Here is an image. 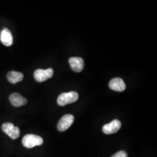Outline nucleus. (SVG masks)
Instances as JSON below:
<instances>
[{
	"mask_svg": "<svg viewBox=\"0 0 157 157\" xmlns=\"http://www.w3.org/2000/svg\"><path fill=\"white\" fill-rule=\"evenodd\" d=\"M0 40L6 47H10L13 44V37L8 29L4 28L2 30L0 33Z\"/></svg>",
	"mask_w": 157,
	"mask_h": 157,
	"instance_id": "obj_9",
	"label": "nucleus"
},
{
	"mask_svg": "<svg viewBox=\"0 0 157 157\" xmlns=\"http://www.w3.org/2000/svg\"><path fill=\"white\" fill-rule=\"evenodd\" d=\"M2 131L8 135L12 139L15 140L20 136V130L11 123H6L2 125Z\"/></svg>",
	"mask_w": 157,
	"mask_h": 157,
	"instance_id": "obj_4",
	"label": "nucleus"
},
{
	"mask_svg": "<svg viewBox=\"0 0 157 157\" xmlns=\"http://www.w3.org/2000/svg\"><path fill=\"white\" fill-rule=\"evenodd\" d=\"M6 78L12 84H16L17 83L22 81L23 78V75L21 72H18L16 71L9 72Z\"/></svg>",
	"mask_w": 157,
	"mask_h": 157,
	"instance_id": "obj_11",
	"label": "nucleus"
},
{
	"mask_svg": "<svg viewBox=\"0 0 157 157\" xmlns=\"http://www.w3.org/2000/svg\"><path fill=\"white\" fill-rule=\"evenodd\" d=\"M74 121V117L72 115L67 114L64 115L59 121L57 128L60 132H64L69 129Z\"/></svg>",
	"mask_w": 157,
	"mask_h": 157,
	"instance_id": "obj_5",
	"label": "nucleus"
},
{
	"mask_svg": "<svg viewBox=\"0 0 157 157\" xmlns=\"http://www.w3.org/2000/svg\"><path fill=\"white\" fill-rule=\"evenodd\" d=\"M69 63L73 71L80 72L84 68V61L80 57H72L69 59Z\"/></svg>",
	"mask_w": 157,
	"mask_h": 157,
	"instance_id": "obj_7",
	"label": "nucleus"
},
{
	"mask_svg": "<svg viewBox=\"0 0 157 157\" xmlns=\"http://www.w3.org/2000/svg\"><path fill=\"white\" fill-rule=\"evenodd\" d=\"M121 127V122L118 119H115L109 124L104 125L102 128V131L106 135H111L117 132Z\"/></svg>",
	"mask_w": 157,
	"mask_h": 157,
	"instance_id": "obj_6",
	"label": "nucleus"
},
{
	"mask_svg": "<svg viewBox=\"0 0 157 157\" xmlns=\"http://www.w3.org/2000/svg\"><path fill=\"white\" fill-rule=\"evenodd\" d=\"M43 143V139L37 135L31 134L26 135L22 139L23 145L28 148H32L35 146H41Z\"/></svg>",
	"mask_w": 157,
	"mask_h": 157,
	"instance_id": "obj_2",
	"label": "nucleus"
},
{
	"mask_svg": "<svg viewBox=\"0 0 157 157\" xmlns=\"http://www.w3.org/2000/svg\"><path fill=\"white\" fill-rule=\"evenodd\" d=\"M109 86L111 89L118 92H122L126 89V84L124 80L119 78H112L109 82Z\"/></svg>",
	"mask_w": 157,
	"mask_h": 157,
	"instance_id": "obj_8",
	"label": "nucleus"
},
{
	"mask_svg": "<svg viewBox=\"0 0 157 157\" xmlns=\"http://www.w3.org/2000/svg\"><path fill=\"white\" fill-rule=\"evenodd\" d=\"M78 94L75 91L63 93L59 95L57 99V102L60 106H65L76 102L78 100Z\"/></svg>",
	"mask_w": 157,
	"mask_h": 157,
	"instance_id": "obj_1",
	"label": "nucleus"
},
{
	"mask_svg": "<svg viewBox=\"0 0 157 157\" xmlns=\"http://www.w3.org/2000/svg\"><path fill=\"white\" fill-rule=\"evenodd\" d=\"M112 157H128V154L124 151H121L112 155Z\"/></svg>",
	"mask_w": 157,
	"mask_h": 157,
	"instance_id": "obj_12",
	"label": "nucleus"
},
{
	"mask_svg": "<svg viewBox=\"0 0 157 157\" xmlns=\"http://www.w3.org/2000/svg\"><path fill=\"white\" fill-rule=\"evenodd\" d=\"M10 101L14 107H21L27 104V100L19 93H12L10 96Z\"/></svg>",
	"mask_w": 157,
	"mask_h": 157,
	"instance_id": "obj_10",
	"label": "nucleus"
},
{
	"mask_svg": "<svg viewBox=\"0 0 157 157\" xmlns=\"http://www.w3.org/2000/svg\"><path fill=\"white\" fill-rule=\"evenodd\" d=\"M54 75V70L52 68L47 69H37L34 73V77L38 82H43L48 78L52 77Z\"/></svg>",
	"mask_w": 157,
	"mask_h": 157,
	"instance_id": "obj_3",
	"label": "nucleus"
}]
</instances>
